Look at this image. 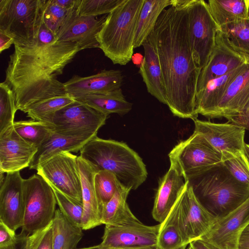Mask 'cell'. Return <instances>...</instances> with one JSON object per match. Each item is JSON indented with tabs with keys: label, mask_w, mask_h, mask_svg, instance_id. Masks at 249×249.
I'll use <instances>...</instances> for the list:
<instances>
[{
	"label": "cell",
	"mask_w": 249,
	"mask_h": 249,
	"mask_svg": "<svg viewBox=\"0 0 249 249\" xmlns=\"http://www.w3.org/2000/svg\"><path fill=\"white\" fill-rule=\"evenodd\" d=\"M155 49L165 89L166 105L174 116L197 119L195 109L201 69L191 47L184 0L164 9L146 40Z\"/></svg>",
	"instance_id": "cell-1"
},
{
	"label": "cell",
	"mask_w": 249,
	"mask_h": 249,
	"mask_svg": "<svg viewBox=\"0 0 249 249\" xmlns=\"http://www.w3.org/2000/svg\"><path fill=\"white\" fill-rule=\"evenodd\" d=\"M81 50L75 43L57 40L43 22L36 43L14 45L4 82L13 91L17 109L24 112L36 103L68 95L57 76Z\"/></svg>",
	"instance_id": "cell-2"
},
{
	"label": "cell",
	"mask_w": 249,
	"mask_h": 249,
	"mask_svg": "<svg viewBox=\"0 0 249 249\" xmlns=\"http://www.w3.org/2000/svg\"><path fill=\"white\" fill-rule=\"evenodd\" d=\"M79 156L99 170L113 173L120 183L130 191L137 189L147 177L142 159L123 142L96 136L83 146Z\"/></svg>",
	"instance_id": "cell-3"
},
{
	"label": "cell",
	"mask_w": 249,
	"mask_h": 249,
	"mask_svg": "<svg viewBox=\"0 0 249 249\" xmlns=\"http://www.w3.org/2000/svg\"><path fill=\"white\" fill-rule=\"evenodd\" d=\"M186 181L198 201L216 219L233 211L249 197V185L237 180L222 164Z\"/></svg>",
	"instance_id": "cell-4"
},
{
	"label": "cell",
	"mask_w": 249,
	"mask_h": 249,
	"mask_svg": "<svg viewBox=\"0 0 249 249\" xmlns=\"http://www.w3.org/2000/svg\"><path fill=\"white\" fill-rule=\"evenodd\" d=\"M145 0H125L108 14L96 36L98 48L114 64L125 65L133 54L139 15Z\"/></svg>",
	"instance_id": "cell-5"
},
{
	"label": "cell",
	"mask_w": 249,
	"mask_h": 249,
	"mask_svg": "<svg viewBox=\"0 0 249 249\" xmlns=\"http://www.w3.org/2000/svg\"><path fill=\"white\" fill-rule=\"evenodd\" d=\"M47 0H0V32L13 38L14 45L36 43Z\"/></svg>",
	"instance_id": "cell-6"
},
{
	"label": "cell",
	"mask_w": 249,
	"mask_h": 249,
	"mask_svg": "<svg viewBox=\"0 0 249 249\" xmlns=\"http://www.w3.org/2000/svg\"><path fill=\"white\" fill-rule=\"evenodd\" d=\"M170 166L188 178L222 164V156L201 135L194 132L178 143L168 154Z\"/></svg>",
	"instance_id": "cell-7"
},
{
	"label": "cell",
	"mask_w": 249,
	"mask_h": 249,
	"mask_svg": "<svg viewBox=\"0 0 249 249\" xmlns=\"http://www.w3.org/2000/svg\"><path fill=\"white\" fill-rule=\"evenodd\" d=\"M25 209L21 232L30 235L51 223L57 204L51 186L41 176L24 179Z\"/></svg>",
	"instance_id": "cell-8"
},
{
	"label": "cell",
	"mask_w": 249,
	"mask_h": 249,
	"mask_svg": "<svg viewBox=\"0 0 249 249\" xmlns=\"http://www.w3.org/2000/svg\"><path fill=\"white\" fill-rule=\"evenodd\" d=\"M187 11L189 41L195 61L202 70L213 50L219 30L203 0H184Z\"/></svg>",
	"instance_id": "cell-9"
},
{
	"label": "cell",
	"mask_w": 249,
	"mask_h": 249,
	"mask_svg": "<svg viewBox=\"0 0 249 249\" xmlns=\"http://www.w3.org/2000/svg\"><path fill=\"white\" fill-rule=\"evenodd\" d=\"M169 214L178 225L186 246L206 233L216 220L198 201L188 181Z\"/></svg>",
	"instance_id": "cell-10"
},
{
	"label": "cell",
	"mask_w": 249,
	"mask_h": 249,
	"mask_svg": "<svg viewBox=\"0 0 249 249\" xmlns=\"http://www.w3.org/2000/svg\"><path fill=\"white\" fill-rule=\"evenodd\" d=\"M36 170L52 187L82 202L77 156L71 152H61L40 163Z\"/></svg>",
	"instance_id": "cell-11"
},
{
	"label": "cell",
	"mask_w": 249,
	"mask_h": 249,
	"mask_svg": "<svg viewBox=\"0 0 249 249\" xmlns=\"http://www.w3.org/2000/svg\"><path fill=\"white\" fill-rule=\"evenodd\" d=\"M108 116L75 100L55 113L53 131L69 136H96Z\"/></svg>",
	"instance_id": "cell-12"
},
{
	"label": "cell",
	"mask_w": 249,
	"mask_h": 249,
	"mask_svg": "<svg viewBox=\"0 0 249 249\" xmlns=\"http://www.w3.org/2000/svg\"><path fill=\"white\" fill-rule=\"evenodd\" d=\"M249 59V56L236 50L231 45L219 29L216 35L214 45L208 61L201 70L197 85V92L202 90L209 81L243 65Z\"/></svg>",
	"instance_id": "cell-13"
},
{
	"label": "cell",
	"mask_w": 249,
	"mask_h": 249,
	"mask_svg": "<svg viewBox=\"0 0 249 249\" xmlns=\"http://www.w3.org/2000/svg\"><path fill=\"white\" fill-rule=\"evenodd\" d=\"M160 224L147 226L141 222L125 226L106 225L102 246L126 249H157Z\"/></svg>",
	"instance_id": "cell-14"
},
{
	"label": "cell",
	"mask_w": 249,
	"mask_h": 249,
	"mask_svg": "<svg viewBox=\"0 0 249 249\" xmlns=\"http://www.w3.org/2000/svg\"><path fill=\"white\" fill-rule=\"evenodd\" d=\"M249 225V197L226 216L217 219L200 238L220 249H238L240 236Z\"/></svg>",
	"instance_id": "cell-15"
},
{
	"label": "cell",
	"mask_w": 249,
	"mask_h": 249,
	"mask_svg": "<svg viewBox=\"0 0 249 249\" xmlns=\"http://www.w3.org/2000/svg\"><path fill=\"white\" fill-rule=\"evenodd\" d=\"M194 122V131L203 136L222 156L245 153L244 127L229 122L215 123L197 119Z\"/></svg>",
	"instance_id": "cell-16"
},
{
	"label": "cell",
	"mask_w": 249,
	"mask_h": 249,
	"mask_svg": "<svg viewBox=\"0 0 249 249\" xmlns=\"http://www.w3.org/2000/svg\"><path fill=\"white\" fill-rule=\"evenodd\" d=\"M76 7V4L69 11L55 36L56 39L60 41L75 43L81 50L98 48L96 36L107 14L99 17L82 16L77 14Z\"/></svg>",
	"instance_id": "cell-17"
},
{
	"label": "cell",
	"mask_w": 249,
	"mask_h": 249,
	"mask_svg": "<svg viewBox=\"0 0 249 249\" xmlns=\"http://www.w3.org/2000/svg\"><path fill=\"white\" fill-rule=\"evenodd\" d=\"M20 171L6 173L0 184V221L16 231L23 225L25 201Z\"/></svg>",
	"instance_id": "cell-18"
},
{
	"label": "cell",
	"mask_w": 249,
	"mask_h": 249,
	"mask_svg": "<svg viewBox=\"0 0 249 249\" xmlns=\"http://www.w3.org/2000/svg\"><path fill=\"white\" fill-rule=\"evenodd\" d=\"M38 148L23 140L13 125L0 134V171H20L29 167Z\"/></svg>",
	"instance_id": "cell-19"
},
{
	"label": "cell",
	"mask_w": 249,
	"mask_h": 249,
	"mask_svg": "<svg viewBox=\"0 0 249 249\" xmlns=\"http://www.w3.org/2000/svg\"><path fill=\"white\" fill-rule=\"evenodd\" d=\"M123 75L119 70H103L89 76L73 75L64 83L68 94L73 98L91 94H107L121 88Z\"/></svg>",
	"instance_id": "cell-20"
},
{
	"label": "cell",
	"mask_w": 249,
	"mask_h": 249,
	"mask_svg": "<svg viewBox=\"0 0 249 249\" xmlns=\"http://www.w3.org/2000/svg\"><path fill=\"white\" fill-rule=\"evenodd\" d=\"M249 108V59L229 86L209 119L228 121Z\"/></svg>",
	"instance_id": "cell-21"
},
{
	"label": "cell",
	"mask_w": 249,
	"mask_h": 249,
	"mask_svg": "<svg viewBox=\"0 0 249 249\" xmlns=\"http://www.w3.org/2000/svg\"><path fill=\"white\" fill-rule=\"evenodd\" d=\"M81 178L83 213L81 228L83 230L94 228L102 224V210L95 190L94 178L99 170L95 166L77 156Z\"/></svg>",
	"instance_id": "cell-22"
},
{
	"label": "cell",
	"mask_w": 249,
	"mask_h": 249,
	"mask_svg": "<svg viewBox=\"0 0 249 249\" xmlns=\"http://www.w3.org/2000/svg\"><path fill=\"white\" fill-rule=\"evenodd\" d=\"M185 182L183 178L170 166L160 179L152 211L153 218L162 223L181 194Z\"/></svg>",
	"instance_id": "cell-23"
},
{
	"label": "cell",
	"mask_w": 249,
	"mask_h": 249,
	"mask_svg": "<svg viewBox=\"0 0 249 249\" xmlns=\"http://www.w3.org/2000/svg\"><path fill=\"white\" fill-rule=\"evenodd\" d=\"M246 63L226 74L209 81L202 90L197 92L195 101L197 114L209 118L229 86L242 71Z\"/></svg>",
	"instance_id": "cell-24"
},
{
	"label": "cell",
	"mask_w": 249,
	"mask_h": 249,
	"mask_svg": "<svg viewBox=\"0 0 249 249\" xmlns=\"http://www.w3.org/2000/svg\"><path fill=\"white\" fill-rule=\"evenodd\" d=\"M95 136H69L53 131L49 138L38 147L29 168L36 170L40 163L62 152L77 153Z\"/></svg>",
	"instance_id": "cell-25"
},
{
	"label": "cell",
	"mask_w": 249,
	"mask_h": 249,
	"mask_svg": "<svg viewBox=\"0 0 249 249\" xmlns=\"http://www.w3.org/2000/svg\"><path fill=\"white\" fill-rule=\"evenodd\" d=\"M142 46L144 55L139 72L148 93L160 103L166 105L165 89L157 53L146 40Z\"/></svg>",
	"instance_id": "cell-26"
},
{
	"label": "cell",
	"mask_w": 249,
	"mask_h": 249,
	"mask_svg": "<svg viewBox=\"0 0 249 249\" xmlns=\"http://www.w3.org/2000/svg\"><path fill=\"white\" fill-rule=\"evenodd\" d=\"M130 191L120 184L112 197L103 208L102 224L120 226L141 222L132 213L126 202Z\"/></svg>",
	"instance_id": "cell-27"
},
{
	"label": "cell",
	"mask_w": 249,
	"mask_h": 249,
	"mask_svg": "<svg viewBox=\"0 0 249 249\" xmlns=\"http://www.w3.org/2000/svg\"><path fill=\"white\" fill-rule=\"evenodd\" d=\"M74 99L107 115L112 113L124 115L131 110L133 105L126 100L121 89L107 94L83 95Z\"/></svg>",
	"instance_id": "cell-28"
},
{
	"label": "cell",
	"mask_w": 249,
	"mask_h": 249,
	"mask_svg": "<svg viewBox=\"0 0 249 249\" xmlns=\"http://www.w3.org/2000/svg\"><path fill=\"white\" fill-rule=\"evenodd\" d=\"M174 0H145L138 18L134 48L140 47L146 41L162 11L173 5Z\"/></svg>",
	"instance_id": "cell-29"
},
{
	"label": "cell",
	"mask_w": 249,
	"mask_h": 249,
	"mask_svg": "<svg viewBox=\"0 0 249 249\" xmlns=\"http://www.w3.org/2000/svg\"><path fill=\"white\" fill-rule=\"evenodd\" d=\"M53 249H76L83 236V229L56 210L53 220Z\"/></svg>",
	"instance_id": "cell-30"
},
{
	"label": "cell",
	"mask_w": 249,
	"mask_h": 249,
	"mask_svg": "<svg viewBox=\"0 0 249 249\" xmlns=\"http://www.w3.org/2000/svg\"><path fill=\"white\" fill-rule=\"evenodd\" d=\"M208 4L212 17L219 27L249 18V0H209Z\"/></svg>",
	"instance_id": "cell-31"
},
{
	"label": "cell",
	"mask_w": 249,
	"mask_h": 249,
	"mask_svg": "<svg viewBox=\"0 0 249 249\" xmlns=\"http://www.w3.org/2000/svg\"><path fill=\"white\" fill-rule=\"evenodd\" d=\"M13 127L23 140L38 148L53 131V124L32 119L15 122Z\"/></svg>",
	"instance_id": "cell-32"
},
{
	"label": "cell",
	"mask_w": 249,
	"mask_h": 249,
	"mask_svg": "<svg viewBox=\"0 0 249 249\" xmlns=\"http://www.w3.org/2000/svg\"><path fill=\"white\" fill-rule=\"evenodd\" d=\"M75 100L69 94L56 97L36 103L28 107L23 112L33 120L53 124L55 113Z\"/></svg>",
	"instance_id": "cell-33"
},
{
	"label": "cell",
	"mask_w": 249,
	"mask_h": 249,
	"mask_svg": "<svg viewBox=\"0 0 249 249\" xmlns=\"http://www.w3.org/2000/svg\"><path fill=\"white\" fill-rule=\"evenodd\" d=\"M219 28L236 50L249 56V18L230 22Z\"/></svg>",
	"instance_id": "cell-34"
},
{
	"label": "cell",
	"mask_w": 249,
	"mask_h": 249,
	"mask_svg": "<svg viewBox=\"0 0 249 249\" xmlns=\"http://www.w3.org/2000/svg\"><path fill=\"white\" fill-rule=\"evenodd\" d=\"M160 224L157 249H182L186 248L180 231L172 217L168 214Z\"/></svg>",
	"instance_id": "cell-35"
},
{
	"label": "cell",
	"mask_w": 249,
	"mask_h": 249,
	"mask_svg": "<svg viewBox=\"0 0 249 249\" xmlns=\"http://www.w3.org/2000/svg\"><path fill=\"white\" fill-rule=\"evenodd\" d=\"M94 183L97 199L102 210L121 183L113 173L107 170H98L94 176Z\"/></svg>",
	"instance_id": "cell-36"
},
{
	"label": "cell",
	"mask_w": 249,
	"mask_h": 249,
	"mask_svg": "<svg viewBox=\"0 0 249 249\" xmlns=\"http://www.w3.org/2000/svg\"><path fill=\"white\" fill-rule=\"evenodd\" d=\"M13 91L4 81L0 84V134L13 125L17 110Z\"/></svg>",
	"instance_id": "cell-37"
},
{
	"label": "cell",
	"mask_w": 249,
	"mask_h": 249,
	"mask_svg": "<svg viewBox=\"0 0 249 249\" xmlns=\"http://www.w3.org/2000/svg\"><path fill=\"white\" fill-rule=\"evenodd\" d=\"M125 0H77L76 12L82 16L98 17L107 15Z\"/></svg>",
	"instance_id": "cell-38"
},
{
	"label": "cell",
	"mask_w": 249,
	"mask_h": 249,
	"mask_svg": "<svg viewBox=\"0 0 249 249\" xmlns=\"http://www.w3.org/2000/svg\"><path fill=\"white\" fill-rule=\"evenodd\" d=\"M222 165L240 182L249 185V160L245 153L223 155Z\"/></svg>",
	"instance_id": "cell-39"
},
{
	"label": "cell",
	"mask_w": 249,
	"mask_h": 249,
	"mask_svg": "<svg viewBox=\"0 0 249 249\" xmlns=\"http://www.w3.org/2000/svg\"><path fill=\"white\" fill-rule=\"evenodd\" d=\"M52 188L59 209L62 214L73 224L81 227L84 210L83 202L78 201L56 189Z\"/></svg>",
	"instance_id": "cell-40"
},
{
	"label": "cell",
	"mask_w": 249,
	"mask_h": 249,
	"mask_svg": "<svg viewBox=\"0 0 249 249\" xmlns=\"http://www.w3.org/2000/svg\"><path fill=\"white\" fill-rule=\"evenodd\" d=\"M69 11L56 4L53 0H47L44 11L43 23L55 36Z\"/></svg>",
	"instance_id": "cell-41"
},
{
	"label": "cell",
	"mask_w": 249,
	"mask_h": 249,
	"mask_svg": "<svg viewBox=\"0 0 249 249\" xmlns=\"http://www.w3.org/2000/svg\"><path fill=\"white\" fill-rule=\"evenodd\" d=\"M52 222L25 239L26 249H53Z\"/></svg>",
	"instance_id": "cell-42"
},
{
	"label": "cell",
	"mask_w": 249,
	"mask_h": 249,
	"mask_svg": "<svg viewBox=\"0 0 249 249\" xmlns=\"http://www.w3.org/2000/svg\"><path fill=\"white\" fill-rule=\"evenodd\" d=\"M26 236L22 232L17 235L16 231L0 221V249H19Z\"/></svg>",
	"instance_id": "cell-43"
},
{
	"label": "cell",
	"mask_w": 249,
	"mask_h": 249,
	"mask_svg": "<svg viewBox=\"0 0 249 249\" xmlns=\"http://www.w3.org/2000/svg\"><path fill=\"white\" fill-rule=\"evenodd\" d=\"M249 130V108L228 121Z\"/></svg>",
	"instance_id": "cell-44"
},
{
	"label": "cell",
	"mask_w": 249,
	"mask_h": 249,
	"mask_svg": "<svg viewBox=\"0 0 249 249\" xmlns=\"http://www.w3.org/2000/svg\"><path fill=\"white\" fill-rule=\"evenodd\" d=\"M189 245L190 249H220L217 247L200 239L194 240Z\"/></svg>",
	"instance_id": "cell-45"
},
{
	"label": "cell",
	"mask_w": 249,
	"mask_h": 249,
	"mask_svg": "<svg viewBox=\"0 0 249 249\" xmlns=\"http://www.w3.org/2000/svg\"><path fill=\"white\" fill-rule=\"evenodd\" d=\"M14 39L10 36L0 32V53L8 49L14 44Z\"/></svg>",
	"instance_id": "cell-46"
},
{
	"label": "cell",
	"mask_w": 249,
	"mask_h": 249,
	"mask_svg": "<svg viewBox=\"0 0 249 249\" xmlns=\"http://www.w3.org/2000/svg\"><path fill=\"white\" fill-rule=\"evenodd\" d=\"M238 249H249V225L244 230L240 236Z\"/></svg>",
	"instance_id": "cell-47"
},
{
	"label": "cell",
	"mask_w": 249,
	"mask_h": 249,
	"mask_svg": "<svg viewBox=\"0 0 249 249\" xmlns=\"http://www.w3.org/2000/svg\"><path fill=\"white\" fill-rule=\"evenodd\" d=\"M54 2L60 7L70 10L73 9L76 5L77 0H53Z\"/></svg>",
	"instance_id": "cell-48"
},
{
	"label": "cell",
	"mask_w": 249,
	"mask_h": 249,
	"mask_svg": "<svg viewBox=\"0 0 249 249\" xmlns=\"http://www.w3.org/2000/svg\"><path fill=\"white\" fill-rule=\"evenodd\" d=\"M143 59V56L140 53H136L133 54L131 60H132L133 63L136 65H141Z\"/></svg>",
	"instance_id": "cell-49"
},
{
	"label": "cell",
	"mask_w": 249,
	"mask_h": 249,
	"mask_svg": "<svg viewBox=\"0 0 249 249\" xmlns=\"http://www.w3.org/2000/svg\"><path fill=\"white\" fill-rule=\"evenodd\" d=\"M76 249H126L109 248V247H107L102 246L100 244L99 245L93 246L86 247V248H78V249L77 248Z\"/></svg>",
	"instance_id": "cell-50"
},
{
	"label": "cell",
	"mask_w": 249,
	"mask_h": 249,
	"mask_svg": "<svg viewBox=\"0 0 249 249\" xmlns=\"http://www.w3.org/2000/svg\"><path fill=\"white\" fill-rule=\"evenodd\" d=\"M245 153L249 160V143H245Z\"/></svg>",
	"instance_id": "cell-51"
},
{
	"label": "cell",
	"mask_w": 249,
	"mask_h": 249,
	"mask_svg": "<svg viewBox=\"0 0 249 249\" xmlns=\"http://www.w3.org/2000/svg\"><path fill=\"white\" fill-rule=\"evenodd\" d=\"M26 237L25 238L24 240L21 243V245H20V247L19 248V249H26V245H25V239H26Z\"/></svg>",
	"instance_id": "cell-52"
},
{
	"label": "cell",
	"mask_w": 249,
	"mask_h": 249,
	"mask_svg": "<svg viewBox=\"0 0 249 249\" xmlns=\"http://www.w3.org/2000/svg\"><path fill=\"white\" fill-rule=\"evenodd\" d=\"M190 249L189 248V247H188L187 248H184V249Z\"/></svg>",
	"instance_id": "cell-53"
}]
</instances>
